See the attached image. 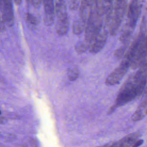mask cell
<instances>
[{
  "label": "cell",
  "mask_w": 147,
  "mask_h": 147,
  "mask_svg": "<svg viewBox=\"0 0 147 147\" xmlns=\"http://www.w3.org/2000/svg\"><path fill=\"white\" fill-rule=\"evenodd\" d=\"M1 111H0V114H1Z\"/></svg>",
  "instance_id": "603a6c76"
},
{
  "label": "cell",
  "mask_w": 147,
  "mask_h": 147,
  "mask_svg": "<svg viewBox=\"0 0 147 147\" xmlns=\"http://www.w3.org/2000/svg\"><path fill=\"white\" fill-rule=\"evenodd\" d=\"M79 6V1H70L69 2V7L71 10H76L78 9Z\"/></svg>",
  "instance_id": "d6986e66"
},
{
  "label": "cell",
  "mask_w": 147,
  "mask_h": 147,
  "mask_svg": "<svg viewBox=\"0 0 147 147\" xmlns=\"http://www.w3.org/2000/svg\"><path fill=\"white\" fill-rule=\"evenodd\" d=\"M88 47L89 45L87 42H86L85 41H78L76 44L75 46V49L78 53H82L86 52L87 49H88Z\"/></svg>",
  "instance_id": "9a60e30c"
},
{
  "label": "cell",
  "mask_w": 147,
  "mask_h": 147,
  "mask_svg": "<svg viewBox=\"0 0 147 147\" xmlns=\"http://www.w3.org/2000/svg\"><path fill=\"white\" fill-rule=\"evenodd\" d=\"M42 2V1H31V3H32L33 6H34L35 7H40Z\"/></svg>",
  "instance_id": "44dd1931"
},
{
  "label": "cell",
  "mask_w": 147,
  "mask_h": 147,
  "mask_svg": "<svg viewBox=\"0 0 147 147\" xmlns=\"http://www.w3.org/2000/svg\"><path fill=\"white\" fill-rule=\"evenodd\" d=\"M128 46L126 45H121L119 48H118L114 52V57L117 59H122L125 53L126 52Z\"/></svg>",
  "instance_id": "e0dca14e"
},
{
  "label": "cell",
  "mask_w": 147,
  "mask_h": 147,
  "mask_svg": "<svg viewBox=\"0 0 147 147\" xmlns=\"http://www.w3.org/2000/svg\"><path fill=\"white\" fill-rule=\"evenodd\" d=\"M44 5V23L46 26H49L53 24L55 18V5L53 1H42Z\"/></svg>",
  "instance_id": "52a82bcc"
},
{
  "label": "cell",
  "mask_w": 147,
  "mask_h": 147,
  "mask_svg": "<svg viewBox=\"0 0 147 147\" xmlns=\"http://www.w3.org/2000/svg\"><path fill=\"white\" fill-rule=\"evenodd\" d=\"M93 1L82 0L79 3V13L80 20L84 24L88 20L92 9Z\"/></svg>",
  "instance_id": "30bf717a"
},
{
  "label": "cell",
  "mask_w": 147,
  "mask_h": 147,
  "mask_svg": "<svg viewBox=\"0 0 147 147\" xmlns=\"http://www.w3.org/2000/svg\"><path fill=\"white\" fill-rule=\"evenodd\" d=\"M0 12L3 21L11 24L13 22V6L10 1H0Z\"/></svg>",
  "instance_id": "ba28073f"
},
{
  "label": "cell",
  "mask_w": 147,
  "mask_h": 147,
  "mask_svg": "<svg viewBox=\"0 0 147 147\" xmlns=\"http://www.w3.org/2000/svg\"><path fill=\"white\" fill-rule=\"evenodd\" d=\"M26 20L27 21V22L30 24H32V25H36L38 24V20H37V18L34 16L33 15L30 14V13H28L26 14Z\"/></svg>",
  "instance_id": "ac0fdd59"
},
{
  "label": "cell",
  "mask_w": 147,
  "mask_h": 147,
  "mask_svg": "<svg viewBox=\"0 0 147 147\" xmlns=\"http://www.w3.org/2000/svg\"><path fill=\"white\" fill-rule=\"evenodd\" d=\"M79 75V70L76 68H70L68 70L67 72V76L68 79L70 81H74L75 80Z\"/></svg>",
  "instance_id": "2e32d148"
},
{
  "label": "cell",
  "mask_w": 147,
  "mask_h": 147,
  "mask_svg": "<svg viewBox=\"0 0 147 147\" xmlns=\"http://www.w3.org/2000/svg\"><path fill=\"white\" fill-rule=\"evenodd\" d=\"M146 115V95L144 92V98L132 116V121L136 122L143 119Z\"/></svg>",
  "instance_id": "8fae6325"
},
{
  "label": "cell",
  "mask_w": 147,
  "mask_h": 147,
  "mask_svg": "<svg viewBox=\"0 0 147 147\" xmlns=\"http://www.w3.org/2000/svg\"><path fill=\"white\" fill-rule=\"evenodd\" d=\"M129 67V63L122 59L119 65L111 72L106 78L105 82L106 84L109 86H114L118 84L127 71Z\"/></svg>",
  "instance_id": "5b68a950"
},
{
  "label": "cell",
  "mask_w": 147,
  "mask_h": 147,
  "mask_svg": "<svg viewBox=\"0 0 147 147\" xmlns=\"http://www.w3.org/2000/svg\"><path fill=\"white\" fill-rule=\"evenodd\" d=\"M55 12L56 20L68 17L67 5L65 4V1H57L55 2Z\"/></svg>",
  "instance_id": "7c38bea8"
},
{
  "label": "cell",
  "mask_w": 147,
  "mask_h": 147,
  "mask_svg": "<svg viewBox=\"0 0 147 147\" xmlns=\"http://www.w3.org/2000/svg\"><path fill=\"white\" fill-rule=\"evenodd\" d=\"M143 143V140H139L138 139L137 140H136L134 144H133L131 147H138L139 146H140Z\"/></svg>",
  "instance_id": "ffe728a7"
},
{
  "label": "cell",
  "mask_w": 147,
  "mask_h": 147,
  "mask_svg": "<svg viewBox=\"0 0 147 147\" xmlns=\"http://www.w3.org/2000/svg\"><path fill=\"white\" fill-rule=\"evenodd\" d=\"M107 38V32L103 27L100 32L89 44L88 49L91 53H96L99 52L104 47Z\"/></svg>",
  "instance_id": "8992f818"
},
{
  "label": "cell",
  "mask_w": 147,
  "mask_h": 147,
  "mask_svg": "<svg viewBox=\"0 0 147 147\" xmlns=\"http://www.w3.org/2000/svg\"><path fill=\"white\" fill-rule=\"evenodd\" d=\"M69 26V18L56 21V30L59 36L66 34L68 31Z\"/></svg>",
  "instance_id": "4fadbf2b"
},
{
  "label": "cell",
  "mask_w": 147,
  "mask_h": 147,
  "mask_svg": "<svg viewBox=\"0 0 147 147\" xmlns=\"http://www.w3.org/2000/svg\"><path fill=\"white\" fill-rule=\"evenodd\" d=\"M142 7V1H132L128 7L127 20L125 25L134 30L137 22L140 17Z\"/></svg>",
  "instance_id": "277c9868"
},
{
  "label": "cell",
  "mask_w": 147,
  "mask_h": 147,
  "mask_svg": "<svg viewBox=\"0 0 147 147\" xmlns=\"http://www.w3.org/2000/svg\"><path fill=\"white\" fill-rule=\"evenodd\" d=\"M140 137V133L138 131L129 134L117 142H113V147H131Z\"/></svg>",
  "instance_id": "9c48e42d"
},
{
  "label": "cell",
  "mask_w": 147,
  "mask_h": 147,
  "mask_svg": "<svg viewBox=\"0 0 147 147\" xmlns=\"http://www.w3.org/2000/svg\"><path fill=\"white\" fill-rule=\"evenodd\" d=\"M130 62V68L136 69L146 61V37L145 17L143 18L140 32L131 43L122 57Z\"/></svg>",
  "instance_id": "7a4b0ae2"
},
{
  "label": "cell",
  "mask_w": 147,
  "mask_h": 147,
  "mask_svg": "<svg viewBox=\"0 0 147 147\" xmlns=\"http://www.w3.org/2000/svg\"><path fill=\"white\" fill-rule=\"evenodd\" d=\"M126 1H115L113 3V11L109 24V33L111 36L117 34L122 20L126 14Z\"/></svg>",
  "instance_id": "3957f363"
},
{
  "label": "cell",
  "mask_w": 147,
  "mask_h": 147,
  "mask_svg": "<svg viewBox=\"0 0 147 147\" xmlns=\"http://www.w3.org/2000/svg\"><path fill=\"white\" fill-rule=\"evenodd\" d=\"M98 147H113L112 142H110V143H109V144L104 145H103V146H98Z\"/></svg>",
  "instance_id": "7402d4cb"
},
{
  "label": "cell",
  "mask_w": 147,
  "mask_h": 147,
  "mask_svg": "<svg viewBox=\"0 0 147 147\" xmlns=\"http://www.w3.org/2000/svg\"><path fill=\"white\" fill-rule=\"evenodd\" d=\"M146 61L144 62L137 71L131 75L125 82L119 91L114 104L109 109L107 114H111L119 106L136 99L146 90Z\"/></svg>",
  "instance_id": "6da1fadb"
},
{
  "label": "cell",
  "mask_w": 147,
  "mask_h": 147,
  "mask_svg": "<svg viewBox=\"0 0 147 147\" xmlns=\"http://www.w3.org/2000/svg\"><path fill=\"white\" fill-rule=\"evenodd\" d=\"M85 27L84 24L81 20H76L74 21L72 25V30L75 34L78 35L82 33Z\"/></svg>",
  "instance_id": "5bb4252c"
}]
</instances>
